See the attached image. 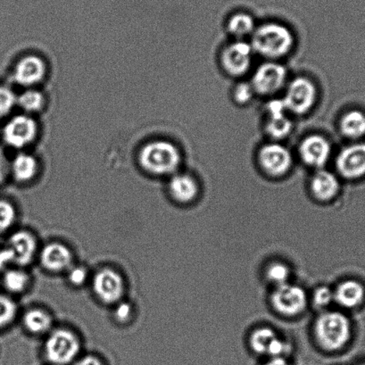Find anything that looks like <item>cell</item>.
<instances>
[{
  "label": "cell",
  "mask_w": 365,
  "mask_h": 365,
  "mask_svg": "<svg viewBox=\"0 0 365 365\" xmlns=\"http://www.w3.org/2000/svg\"><path fill=\"white\" fill-rule=\"evenodd\" d=\"M43 339L42 354L51 365H72L81 356L83 339L72 328L56 326Z\"/></svg>",
  "instance_id": "6da1fadb"
},
{
  "label": "cell",
  "mask_w": 365,
  "mask_h": 365,
  "mask_svg": "<svg viewBox=\"0 0 365 365\" xmlns=\"http://www.w3.org/2000/svg\"><path fill=\"white\" fill-rule=\"evenodd\" d=\"M295 40L288 27L278 23H267L256 28L252 34V47L255 52L270 59H277L288 55Z\"/></svg>",
  "instance_id": "7a4b0ae2"
},
{
  "label": "cell",
  "mask_w": 365,
  "mask_h": 365,
  "mask_svg": "<svg viewBox=\"0 0 365 365\" xmlns=\"http://www.w3.org/2000/svg\"><path fill=\"white\" fill-rule=\"evenodd\" d=\"M141 168L151 175H173L180 168L182 155L169 141L155 140L145 145L140 152Z\"/></svg>",
  "instance_id": "3957f363"
},
{
  "label": "cell",
  "mask_w": 365,
  "mask_h": 365,
  "mask_svg": "<svg viewBox=\"0 0 365 365\" xmlns=\"http://www.w3.org/2000/svg\"><path fill=\"white\" fill-rule=\"evenodd\" d=\"M92 296L102 306L113 307L126 299L127 281L123 272L105 265L91 274L90 284Z\"/></svg>",
  "instance_id": "277c9868"
},
{
  "label": "cell",
  "mask_w": 365,
  "mask_h": 365,
  "mask_svg": "<svg viewBox=\"0 0 365 365\" xmlns=\"http://www.w3.org/2000/svg\"><path fill=\"white\" fill-rule=\"evenodd\" d=\"M314 336L322 349L338 351L350 339V322L339 312H324L314 322Z\"/></svg>",
  "instance_id": "5b68a950"
},
{
  "label": "cell",
  "mask_w": 365,
  "mask_h": 365,
  "mask_svg": "<svg viewBox=\"0 0 365 365\" xmlns=\"http://www.w3.org/2000/svg\"><path fill=\"white\" fill-rule=\"evenodd\" d=\"M36 262L47 274L63 275L76 263V254L63 241L51 240L41 246Z\"/></svg>",
  "instance_id": "8992f818"
},
{
  "label": "cell",
  "mask_w": 365,
  "mask_h": 365,
  "mask_svg": "<svg viewBox=\"0 0 365 365\" xmlns=\"http://www.w3.org/2000/svg\"><path fill=\"white\" fill-rule=\"evenodd\" d=\"M6 250L15 267L28 268L37 261L41 245L36 234L29 229H15L9 233Z\"/></svg>",
  "instance_id": "52a82bcc"
},
{
  "label": "cell",
  "mask_w": 365,
  "mask_h": 365,
  "mask_svg": "<svg viewBox=\"0 0 365 365\" xmlns=\"http://www.w3.org/2000/svg\"><path fill=\"white\" fill-rule=\"evenodd\" d=\"M317 98V87L313 81L306 77H297L289 84L282 101L287 111L300 115L314 108Z\"/></svg>",
  "instance_id": "ba28073f"
},
{
  "label": "cell",
  "mask_w": 365,
  "mask_h": 365,
  "mask_svg": "<svg viewBox=\"0 0 365 365\" xmlns=\"http://www.w3.org/2000/svg\"><path fill=\"white\" fill-rule=\"evenodd\" d=\"M271 302L274 309L285 317L302 314L307 306V296L302 287L286 283L275 287Z\"/></svg>",
  "instance_id": "9c48e42d"
},
{
  "label": "cell",
  "mask_w": 365,
  "mask_h": 365,
  "mask_svg": "<svg viewBox=\"0 0 365 365\" xmlns=\"http://www.w3.org/2000/svg\"><path fill=\"white\" fill-rule=\"evenodd\" d=\"M287 76L288 73L284 66L274 62L264 63L254 73L250 84L255 93L274 95L284 86Z\"/></svg>",
  "instance_id": "30bf717a"
},
{
  "label": "cell",
  "mask_w": 365,
  "mask_h": 365,
  "mask_svg": "<svg viewBox=\"0 0 365 365\" xmlns=\"http://www.w3.org/2000/svg\"><path fill=\"white\" fill-rule=\"evenodd\" d=\"M253 48L246 41H237L227 46L221 56V63L227 73L242 76L250 70L253 58Z\"/></svg>",
  "instance_id": "8fae6325"
},
{
  "label": "cell",
  "mask_w": 365,
  "mask_h": 365,
  "mask_svg": "<svg viewBox=\"0 0 365 365\" xmlns=\"http://www.w3.org/2000/svg\"><path fill=\"white\" fill-rule=\"evenodd\" d=\"M258 161L267 175L281 177L292 168L293 159L288 148L281 144L269 143L261 148Z\"/></svg>",
  "instance_id": "7c38bea8"
},
{
  "label": "cell",
  "mask_w": 365,
  "mask_h": 365,
  "mask_svg": "<svg viewBox=\"0 0 365 365\" xmlns=\"http://www.w3.org/2000/svg\"><path fill=\"white\" fill-rule=\"evenodd\" d=\"M37 135L35 120L27 115H17L9 120L3 130V139L10 147L23 148L33 143Z\"/></svg>",
  "instance_id": "4fadbf2b"
},
{
  "label": "cell",
  "mask_w": 365,
  "mask_h": 365,
  "mask_svg": "<svg viewBox=\"0 0 365 365\" xmlns=\"http://www.w3.org/2000/svg\"><path fill=\"white\" fill-rule=\"evenodd\" d=\"M19 317L24 331L31 336L44 338L56 327L54 315L43 307H28Z\"/></svg>",
  "instance_id": "5bb4252c"
},
{
  "label": "cell",
  "mask_w": 365,
  "mask_h": 365,
  "mask_svg": "<svg viewBox=\"0 0 365 365\" xmlns=\"http://www.w3.org/2000/svg\"><path fill=\"white\" fill-rule=\"evenodd\" d=\"M299 155L304 164L312 168H322L331 158V143L325 137L312 134L304 138L299 146Z\"/></svg>",
  "instance_id": "9a60e30c"
},
{
  "label": "cell",
  "mask_w": 365,
  "mask_h": 365,
  "mask_svg": "<svg viewBox=\"0 0 365 365\" xmlns=\"http://www.w3.org/2000/svg\"><path fill=\"white\" fill-rule=\"evenodd\" d=\"M336 169L346 179H358L365 175V144L346 147L336 158Z\"/></svg>",
  "instance_id": "2e32d148"
},
{
  "label": "cell",
  "mask_w": 365,
  "mask_h": 365,
  "mask_svg": "<svg viewBox=\"0 0 365 365\" xmlns=\"http://www.w3.org/2000/svg\"><path fill=\"white\" fill-rule=\"evenodd\" d=\"M250 346L255 353L271 358L284 357L289 347L284 340L274 329L267 327L258 328L250 336Z\"/></svg>",
  "instance_id": "e0dca14e"
},
{
  "label": "cell",
  "mask_w": 365,
  "mask_h": 365,
  "mask_svg": "<svg viewBox=\"0 0 365 365\" xmlns=\"http://www.w3.org/2000/svg\"><path fill=\"white\" fill-rule=\"evenodd\" d=\"M267 132L275 140H282L292 130V122L287 116V108L282 99H274L267 106Z\"/></svg>",
  "instance_id": "ac0fdd59"
},
{
  "label": "cell",
  "mask_w": 365,
  "mask_h": 365,
  "mask_svg": "<svg viewBox=\"0 0 365 365\" xmlns=\"http://www.w3.org/2000/svg\"><path fill=\"white\" fill-rule=\"evenodd\" d=\"M46 74V65L37 56H26L16 66L15 80L23 86H33L40 83Z\"/></svg>",
  "instance_id": "d6986e66"
},
{
  "label": "cell",
  "mask_w": 365,
  "mask_h": 365,
  "mask_svg": "<svg viewBox=\"0 0 365 365\" xmlns=\"http://www.w3.org/2000/svg\"><path fill=\"white\" fill-rule=\"evenodd\" d=\"M168 192L176 203L185 205L196 200L200 187L192 176L186 173H175L169 180Z\"/></svg>",
  "instance_id": "ffe728a7"
},
{
  "label": "cell",
  "mask_w": 365,
  "mask_h": 365,
  "mask_svg": "<svg viewBox=\"0 0 365 365\" xmlns=\"http://www.w3.org/2000/svg\"><path fill=\"white\" fill-rule=\"evenodd\" d=\"M1 284L4 292L10 296H21L29 292L33 286V276L27 268L8 267L2 272Z\"/></svg>",
  "instance_id": "44dd1931"
},
{
  "label": "cell",
  "mask_w": 365,
  "mask_h": 365,
  "mask_svg": "<svg viewBox=\"0 0 365 365\" xmlns=\"http://www.w3.org/2000/svg\"><path fill=\"white\" fill-rule=\"evenodd\" d=\"M310 187L315 198L320 201H329L339 193V182L332 173L320 170L311 180Z\"/></svg>",
  "instance_id": "7402d4cb"
},
{
  "label": "cell",
  "mask_w": 365,
  "mask_h": 365,
  "mask_svg": "<svg viewBox=\"0 0 365 365\" xmlns=\"http://www.w3.org/2000/svg\"><path fill=\"white\" fill-rule=\"evenodd\" d=\"M365 292L363 285L356 281L340 283L334 292V300L345 308H354L363 302Z\"/></svg>",
  "instance_id": "603a6c76"
},
{
  "label": "cell",
  "mask_w": 365,
  "mask_h": 365,
  "mask_svg": "<svg viewBox=\"0 0 365 365\" xmlns=\"http://www.w3.org/2000/svg\"><path fill=\"white\" fill-rule=\"evenodd\" d=\"M14 178L20 183H26L34 180L37 175V161L33 155L26 153L17 155L11 166Z\"/></svg>",
  "instance_id": "cb8c5ba5"
},
{
  "label": "cell",
  "mask_w": 365,
  "mask_h": 365,
  "mask_svg": "<svg viewBox=\"0 0 365 365\" xmlns=\"http://www.w3.org/2000/svg\"><path fill=\"white\" fill-rule=\"evenodd\" d=\"M340 130L350 139H358L365 134V115L359 111L346 113L340 120Z\"/></svg>",
  "instance_id": "d4e9b609"
},
{
  "label": "cell",
  "mask_w": 365,
  "mask_h": 365,
  "mask_svg": "<svg viewBox=\"0 0 365 365\" xmlns=\"http://www.w3.org/2000/svg\"><path fill=\"white\" fill-rule=\"evenodd\" d=\"M20 310L14 297L0 292V331L11 327L19 318Z\"/></svg>",
  "instance_id": "484cf974"
},
{
  "label": "cell",
  "mask_w": 365,
  "mask_h": 365,
  "mask_svg": "<svg viewBox=\"0 0 365 365\" xmlns=\"http://www.w3.org/2000/svg\"><path fill=\"white\" fill-rule=\"evenodd\" d=\"M227 28H228L230 34L234 36L242 38L253 34L256 30V23L250 14L237 13L230 16Z\"/></svg>",
  "instance_id": "4316f807"
},
{
  "label": "cell",
  "mask_w": 365,
  "mask_h": 365,
  "mask_svg": "<svg viewBox=\"0 0 365 365\" xmlns=\"http://www.w3.org/2000/svg\"><path fill=\"white\" fill-rule=\"evenodd\" d=\"M19 214L12 201L0 198V234L11 233L16 229Z\"/></svg>",
  "instance_id": "83f0119b"
},
{
  "label": "cell",
  "mask_w": 365,
  "mask_h": 365,
  "mask_svg": "<svg viewBox=\"0 0 365 365\" xmlns=\"http://www.w3.org/2000/svg\"><path fill=\"white\" fill-rule=\"evenodd\" d=\"M91 274L86 265L76 263L63 275L67 284L73 289H81L90 284Z\"/></svg>",
  "instance_id": "f1b7e54d"
},
{
  "label": "cell",
  "mask_w": 365,
  "mask_h": 365,
  "mask_svg": "<svg viewBox=\"0 0 365 365\" xmlns=\"http://www.w3.org/2000/svg\"><path fill=\"white\" fill-rule=\"evenodd\" d=\"M113 321L120 326L132 324L136 317V307L130 301L123 299L111 307Z\"/></svg>",
  "instance_id": "f546056e"
},
{
  "label": "cell",
  "mask_w": 365,
  "mask_h": 365,
  "mask_svg": "<svg viewBox=\"0 0 365 365\" xmlns=\"http://www.w3.org/2000/svg\"><path fill=\"white\" fill-rule=\"evenodd\" d=\"M19 106L27 112H37L43 108L44 97L40 91L29 90L24 91L17 98Z\"/></svg>",
  "instance_id": "4dcf8cb0"
},
{
  "label": "cell",
  "mask_w": 365,
  "mask_h": 365,
  "mask_svg": "<svg viewBox=\"0 0 365 365\" xmlns=\"http://www.w3.org/2000/svg\"><path fill=\"white\" fill-rule=\"evenodd\" d=\"M290 270L288 265L283 263H272L267 270V278L275 287L286 284L289 282Z\"/></svg>",
  "instance_id": "1f68e13d"
},
{
  "label": "cell",
  "mask_w": 365,
  "mask_h": 365,
  "mask_svg": "<svg viewBox=\"0 0 365 365\" xmlns=\"http://www.w3.org/2000/svg\"><path fill=\"white\" fill-rule=\"evenodd\" d=\"M16 101V95L9 88L0 86V119L12 111Z\"/></svg>",
  "instance_id": "d6a6232c"
},
{
  "label": "cell",
  "mask_w": 365,
  "mask_h": 365,
  "mask_svg": "<svg viewBox=\"0 0 365 365\" xmlns=\"http://www.w3.org/2000/svg\"><path fill=\"white\" fill-rule=\"evenodd\" d=\"M334 300V292L328 287L321 286L314 290L313 294L314 306L319 309H324Z\"/></svg>",
  "instance_id": "836d02e7"
},
{
  "label": "cell",
  "mask_w": 365,
  "mask_h": 365,
  "mask_svg": "<svg viewBox=\"0 0 365 365\" xmlns=\"http://www.w3.org/2000/svg\"><path fill=\"white\" fill-rule=\"evenodd\" d=\"M254 94L252 85L247 83L237 84L233 91L234 99L239 104H247L252 99Z\"/></svg>",
  "instance_id": "e575fe53"
},
{
  "label": "cell",
  "mask_w": 365,
  "mask_h": 365,
  "mask_svg": "<svg viewBox=\"0 0 365 365\" xmlns=\"http://www.w3.org/2000/svg\"><path fill=\"white\" fill-rule=\"evenodd\" d=\"M72 365H105L104 361L98 356L93 354H81Z\"/></svg>",
  "instance_id": "d590c367"
},
{
  "label": "cell",
  "mask_w": 365,
  "mask_h": 365,
  "mask_svg": "<svg viewBox=\"0 0 365 365\" xmlns=\"http://www.w3.org/2000/svg\"><path fill=\"white\" fill-rule=\"evenodd\" d=\"M9 170L10 166L5 151L0 147V185L5 182Z\"/></svg>",
  "instance_id": "8d00e7d4"
},
{
  "label": "cell",
  "mask_w": 365,
  "mask_h": 365,
  "mask_svg": "<svg viewBox=\"0 0 365 365\" xmlns=\"http://www.w3.org/2000/svg\"><path fill=\"white\" fill-rule=\"evenodd\" d=\"M264 365H290V364L285 359V357H274L271 358Z\"/></svg>",
  "instance_id": "74e56055"
},
{
  "label": "cell",
  "mask_w": 365,
  "mask_h": 365,
  "mask_svg": "<svg viewBox=\"0 0 365 365\" xmlns=\"http://www.w3.org/2000/svg\"><path fill=\"white\" fill-rule=\"evenodd\" d=\"M361 365H365V364H361Z\"/></svg>",
  "instance_id": "f35d334b"
}]
</instances>
